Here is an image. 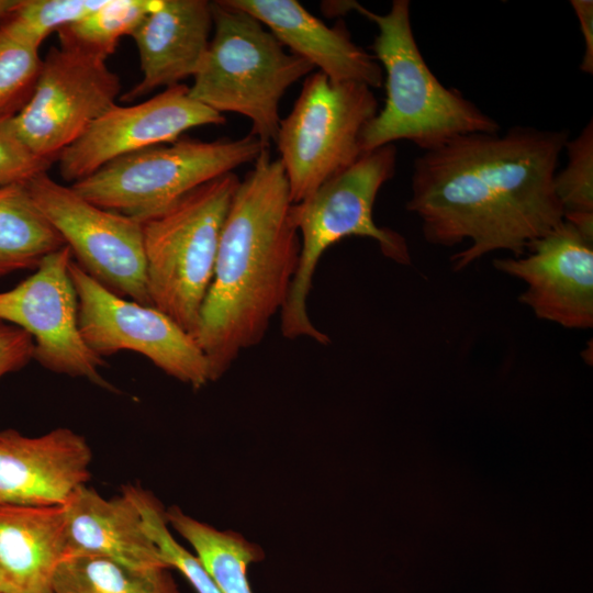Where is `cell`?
<instances>
[{"label": "cell", "mask_w": 593, "mask_h": 593, "mask_svg": "<svg viewBox=\"0 0 593 593\" xmlns=\"http://www.w3.org/2000/svg\"><path fill=\"white\" fill-rule=\"evenodd\" d=\"M566 130L515 125L470 133L415 158L406 210L430 245H469L451 256L462 270L496 250L523 256L563 221L555 191Z\"/></svg>", "instance_id": "cell-1"}, {"label": "cell", "mask_w": 593, "mask_h": 593, "mask_svg": "<svg viewBox=\"0 0 593 593\" xmlns=\"http://www.w3.org/2000/svg\"><path fill=\"white\" fill-rule=\"evenodd\" d=\"M291 205L284 168L266 148L232 199L194 335L212 382L264 339L286 305L301 250Z\"/></svg>", "instance_id": "cell-2"}, {"label": "cell", "mask_w": 593, "mask_h": 593, "mask_svg": "<svg viewBox=\"0 0 593 593\" xmlns=\"http://www.w3.org/2000/svg\"><path fill=\"white\" fill-rule=\"evenodd\" d=\"M322 10L327 15L354 10L379 30L371 51L385 72L387 98L362 131V153L401 139L426 152L460 135L500 132L492 116L459 90L445 87L433 74L414 36L409 0H394L385 14L350 0L324 2Z\"/></svg>", "instance_id": "cell-3"}, {"label": "cell", "mask_w": 593, "mask_h": 593, "mask_svg": "<svg viewBox=\"0 0 593 593\" xmlns=\"http://www.w3.org/2000/svg\"><path fill=\"white\" fill-rule=\"evenodd\" d=\"M394 144L363 153L351 166L329 178L304 200L292 203L291 219L299 232V265L288 300L280 313L281 333L288 339L309 337L326 345L307 313V296L317 264L332 245L349 236L373 239L389 259L410 265L405 238L373 221L372 210L381 187L395 174Z\"/></svg>", "instance_id": "cell-4"}, {"label": "cell", "mask_w": 593, "mask_h": 593, "mask_svg": "<svg viewBox=\"0 0 593 593\" xmlns=\"http://www.w3.org/2000/svg\"><path fill=\"white\" fill-rule=\"evenodd\" d=\"M212 10L213 36L189 94L221 114L244 115L251 124L249 134L269 147L278 133L282 97L314 67L286 52L247 12L224 0L213 1Z\"/></svg>", "instance_id": "cell-5"}, {"label": "cell", "mask_w": 593, "mask_h": 593, "mask_svg": "<svg viewBox=\"0 0 593 593\" xmlns=\"http://www.w3.org/2000/svg\"><path fill=\"white\" fill-rule=\"evenodd\" d=\"M238 183L225 174L141 222L150 303L193 338Z\"/></svg>", "instance_id": "cell-6"}, {"label": "cell", "mask_w": 593, "mask_h": 593, "mask_svg": "<svg viewBox=\"0 0 593 593\" xmlns=\"http://www.w3.org/2000/svg\"><path fill=\"white\" fill-rule=\"evenodd\" d=\"M267 147L248 134L178 138L119 157L70 187L91 203L142 222L201 184L254 163Z\"/></svg>", "instance_id": "cell-7"}, {"label": "cell", "mask_w": 593, "mask_h": 593, "mask_svg": "<svg viewBox=\"0 0 593 593\" xmlns=\"http://www.w3.org/2000/svg\"><path fill=\"white\" fill-rule=\"evenodd\" d=\"M378 111L372 89L363 83H334L318 70L305 77L275 141L292 203L307 198L363 154L361 134Z\"/></svg>", "instance_id": "cell-8"}, {"label": "cell", "mask_w": 593, "mask_h": 593, "mask_svg": "<svg viewBox=\"0 0 593 593\" xmlns=\"http://www.w3.org/2000/svg\"><path fill=\"white\" fill-rule=\"evenodd\" d=\"M26 187L85 272L118 295L152 305L139 221L91 203L47 171Z\"/></svg>", "instance_id": "cell-9"}, {"label": "cell", "mask_w": 593, "mask_h": 593, "mask_svg": "<svg viewBox=\"0 0 593 593\" xmlns=\"http://www.w3.org/2000/svg\"><path fill=\"white\" fill-rule=\"evenodd\" d=\"M69 273L78 295L81 337L100 358L138 353L168 376L201 389L211 381L208 361L194 338L153 305L118 295L74 260Z\"/></svg>", "instance_id": "cell-10"}, {"label": "cell", "mask_w": 593, "mask_h": 593, "mask_svg": "<svg viewBox=\"0 0 593 593\" xmlns=\"http://www.w3.org/2000/svg\"><path fill=\"white\" fill-rule=\"evenodd\" d=\"M121 93L118 74L107 60L78 51L51 47L42 59L34 91L12 118L27 147L54 163Z\"/></svg>", "instance_id": "cell-11"}, {"label": "cell", "mask_w": 593, "mask_h": 593, "mask_svg": "<svg viewBox=\"0 0 593 593\" xmlns=\"http://www.w3.org/2000/svg\"><path fill=\"white\" fill-rule=\"evenodd\" d=\"M71 260L65 245L46 256L26 279L0 292V320L31 335L34 360L45 369L111 390L100 372L105 361L89 349L79 331Z\"/></svg>", "instance_id": "cell-12"}, {"label": "cell", "mask_w": 593, "mask_h": 593, "mask_svg": "<svg viewBox=\"0 0 593 593\" xmlns=\"http://www.w3.org/2000/svg\"><path fill=\"white\" fill-rule=\"evenodd\" d=\"M225 121L224 114L192 99L187 85L178 83L146 101L115 104L99 116L59 154V175L74 183L119 157L174 142L191 128Z\"/></svg>", "instance_id": "cell-13"}, {"label": "cell", "mask_w": 593, "mask_h": 593, "mask_svg": "<svg viewBox=\"0 0 593 593\" xmlns=\"http://www.w3.org/2000/svg\"><path fill=\"white\" fill-rule=\"evenodd\" d=\"M526 256L496 258L499 271L525 282L521 303L571 329L593 326V242L562 221L532 242Z\"/></svg>", "instance_id": "cell-14"}, {"label": "cell", "mask_w": 593, "mask_h": 593, "mask_svg": "<svg viewBox=\"0 0 593 593\" xmlns=\"http://www.w3.org/2000/svg\"><path fill=\"white\" fill-rule=\"evenodd\" d=\"M91 459L85 437L69 428L37 437L0 430V505H63L90 478Z\"/></svg>", "instance_id": "cell-15"}, {"label": "cell", "mask_w": 593, "mask_h": 593, "mask_svg": "<svg viewBox=\"0 0 593 593\" xmlns=\"http://www.w3.org/2000/svg\"><path fill=\"white\" fill-rule=\"evenodd\" d=\"M212 31V2L157 0L131 35L138 51L142 79L122 99L133 101L193 78Z\"/></svg>", "instance_id": "cell-16"}, {"label": "cell", "mask_w": 593, "mask_h": 593, "mask_svg": "<svg viewBox=\"0 0 593 593\" xmlns=\"http://www.w3.org/2000/svg\"><path fill=\"white\" fill-rule=\"evenodd\" d=\"M264 24L291 53L307 60L332 82L380 88L383 70L358 46L343 22L327 26L295 0H224Z\"/></svg>", "instance_id": "cell-17"}, {"label": "cell", "mask_w": 593, "mask_h": 593, "mask_svg": "<svg viewBox=\"0 0 593 593\" xmlns=\"http://www.w3.org/2000/svg\"><path fill=\"white\" fill-rule=\"evenodd\" d=\"M63 510L67 557H103L138 569L169 568L125 489L119 496L104 499L82 484Z\"/></svg>", "instance_id": "cell-18"}, {"label": "cell", "mask_w": 593, "mask_h": 593, "mask_svg": "<svg viewBox=\"0 0 593 593\" xmlns=\"http://www.w3.org/2000/svg\"><path fill=\"white\" fill-rule=\"evenodd\" d=\"M66 557L63 505H0V593H54Z\"/></svg>", "instance_id": "cell-19"}, {"label": "cell", "mask_w": 593, "mask_h": 593, "mask_svg": "<svg viewBox=\"0 0 593 593\" xmlns=\"http://www.w3.org/2000/svg\"><path fill=\"white\" fill-rule=\"evenodd\" d=\"M63 246L61 236L37 209L26 182L0 188V277L35 270Z\"/></svg>", "instance_id": "cell-20"}, {"label": "cell", "mask_w": 593, "mask_h": 593, "mask_svg": "<svg viewBox=\"0 0 593 593\" xmlns=\"http://www.w3.org/2000/svg\"><path fill=\"white\" fill-rule=\"evenodd\" d=\"M166 519L191 545L222 593H253L247 569L264 558L258 545L235 532L197 521L176 506L166 510Z\"/></svg>", "instance_id": "cell-21"}, {"label": "cell", "mask_w": 593, "mask_h": 593, "mask_svg": "<svg viewBox=\"0 0 593 593\" xmlns=\"http://www.w3.org/2000/svg\"><path fill=\"white\" fill-rule=\"evenodd\" d=\"M54 593H179L169 568L138 569L94 556H68L58 566Z\"/></svg>", "instance_id": "cell-22"}, {"label": "cell", "mask_w": 593, "mask_h": 593, "mask_svg": "<svg viewBox=\"0 0 593 593\" xmlns=\"http://www.w3.org/2000/svg\"><path fill=\"white\" fill-rule=\"evenodd\" d=\"M157 0H105L85 18L63 26L56 33L59 46L105 59L119 41L132 35Z\"/></svg>", "instance_id": "cell-23"}, {"label": "cell", "mask_w": 593, "mask_h": 593, "mask_svg": "<svg viewBox=\"0 0 593 593\" xmlns=\"http://www.w3.org/2000/svg\"><path fill=\"white\" fill-rule=\"evenodd\" d=\"M105 0H16L0 18V29L40 48L65 25L94 12Z\"/></svg>", "instance_id": "cell-24"}, {"label": "cell", "mask_w": 593, "mask_h": 593, "mask_svg": "<svg viewBox=\"0 0 593 593\" xmlns=\"http://www.w3.org/2000/svg\"><path fill=\"white\" fill-rule=\"evenodd\" d=\"M125 490L137 505L144 526L166 564L179 570L197 593H222L199 558L189 552L171 535L166 519V510L160 503L138 486L126 485Z\"/></svg>", "instance_id": "cell-25"}, {"label": "cell", "mask_w": 593, "mask_h": 593, "mask_svg": "<svg viewBox=\"0 0 593 593\" xmlns=\"http://www.w3.org/2000/svg\"><path fill=\"white\" fill-rule=\"evenodd\" d=\"M41 65L37 47L0 29V119L15 116L24 108Z\"/></svg>", "instance_id": "cell-26"}, {"label": "cell", "mask_w": 593, "mask_h": 593, "mask_svg": "<svg viewBox=\"0 0 593 593\" xmlns=\"http://www.w3.org/2000/svg\"><path fill=\"white\" fill-rule=\"evenodd\" d=\"M566 167L555 175V191L563 209V219L593 214V121L568 139Z\"/></svg>", "instance_id": "cell-27"}, {"label": "cell", "mask_w": 593, "mask_h": 593, "mask_svg": "<svg viewBox=\"0 0 593 593\" xmlns=\"http://www.w3.org/2000/svg\"><path fill=\"white\" fill-rule=\"evenodd\" d=\"M12 118L0 119V188L25 183L47 171L52 165L27 147L19 136Z\"/></svg>", "instance_id": "cell-28"}, {"label": "cell", "mask_w": 593, "mask_h": 593, "mask_svg": "<svg viewBox=\"0 0 593 593\" xmlns=\"http://www.w3.org/2000/svg\"><path fill=\"white\" fill-rule=\"evenodd\" d=\"M34 359V342L22 328L0 320V379Z\"/></svg>", "instance_id": "cell-29"}, {"label": "cell", "mask_w": 593, "mask_h": 593, "mask_svg": "<svg viewBox=\"0 0 593 593\" xmlns=\"http://www.w3.org/2000/svg\"><path fill=\"white\" fill-rule=\"evenodd\" d=\"M571 7L580 23L584 38V54L580 63V70L593 74V1L592 0H571Z\"/></svg>", "instance_id": "cell-30"}, {"label": "cell", "mask_w": 593, "mask_h": 593, "mask_svg": "<svg viewBox=\"0 0 593 593\" xmlns=\"http://www.w3.org/2000/svg\"><path fill=\"white\" fill-rule=\"evenodd\" d=\"M15 3L16 0H0V18L5 14Z\"/></svg>", "instance_id": "cell-31"}]
</instances>
